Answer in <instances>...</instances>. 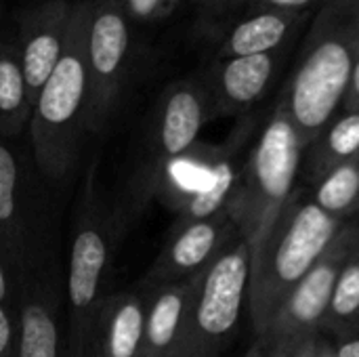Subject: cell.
Instances as JSON below:
<instances>
[{"label":"cell","instance_id":"cell-1","mask_svg":"<svg viewBox=\"0 0 359 357\" xmlns=\"http://www.w3.org/2000/svg\"><path fill=\"white\" fill-rule=\"evenodd\" d=\"M359 59V0H324L311 17L278 103L307 147L343 109Z\"/></svg>","mask_w":359,"mask_h":357},{"label":"cell","instance_id":"cell-2","mask_svg":"<svg viewBox=\"0 0 359 357\" xmlns=\"http://www.w3.org/2000/svg\"><path fill=\"white\" fill-rule=\"evenodd\" d=\"M343 225L313 202L307 187L299 185L263 244L250 255L248 320L257 339L263 337L288 292L324 257Z\"/></svg>","mask_w":359,"mask_h":357},{"label":"cell","instance_id":"cell-3","mask_svg":"<svg viewBox=\"0 0 359 357\" xmlns=\"http://www.w3.org/2000/svg\"><path fill=\"white\" fill-rule=\"evenodd\" d=\"M303 151L299 130L276 101L244 156L225 206L250 255L263 244L299 189Z\"/></svg>","mask_w":359,"mask_h":357},{"label":"cell","instance_id":"cell-4","mask_svg":"<svg viewBox=\"0 0 359 357\" xmlns=\"http://www.w3.org/2000/svg\"><path fill=\"white\" fill-rule=\"evenodd\" d=\"M86 17L88 0H76L65 50L32 107L29 133L34 158L48 179H63L67 175L76 160L80 137L86 130Z\"/></svg>","mask_w":359,"mask_h":357},{"label":"cell","instance_id":"cell-5","mask_svg":"<svg viewBox=\"0 0 359 357\" xmlns=\"http://www.w3.org/2000/svg\"><path fill=\"white\" fill-rule=\"evenodd\" d=\"M250 250L236 238L202 274L189 295L170 357H217L248 316Z\"/></svg>","mask_w":359,"mask_h":357},{"label":"cell","instance_id":"cell-6","mask_svg":"<svg viewBox=\"0 0 359 357\" xmlns=\"http://www.w3.org/2000/svg\"><path fill=\"white\" fill-rule=\"evenodd\" d=\"M109 263V221L97 202L95 168L86 179L67 265V339L65 357H88L90 330L103 301L101 288Z\"/></svg>","mask_w":359,"mask_h":357},{"label":"cell","instance_id":"cell-7","mask_svg":"<svg viewBox=\"0 0 359 357\" xmlns=\"http://www.w3.org/2000/svg\"><path fill=\"white\" fill-rule=\"evenodd\" d=\"M84 55L88 74L86 130L101 133L122 101L133 55L130 19L120 0H88Z\"/></svg>","mask_w":359,"mask_h":357},{"label":"cell","instance_id":"cell-8","mask_svg":"<svg viewBox=\"0 0 359 357\" xmlns=\"http://www.w3.org/2000/svg\"><path fill=\"white\" fill-rule=\"evenodd\" d=\"M215 120L212 97L204 72L170 82L151 114L147 149L139 175L145 196L156 194L164 168L200 143L202 128Z\"/></svg>","mask_w":359,"mask_h":357},{"label":"cell","instance_id":"cell-9","mask_svg":"<svg viewBox=\"0 0 359 357\" xmlns=\"http://www.w3.org/2000/svg\"><path fill=\"white\" fill-rule=\"evenodd\" d=\"M353 257V227L347 221L324 257L313 265V269L288 292L278 314L269 322L257 343L261 347H273L299 339L320 337L328 316L330 297L337 284V278L345 263Z\"/></svg>","mask_w":359,"mask_h":357},{"label":"cell","instance_id":"cell-10","mask_svg":"<svg viewBox=\"0 0 359 357\" xmlns=\"http://www.w3.org/2000/svg\"><path fill=\"white\" fill-rule=\"evenodd\" d=\"M236 238L240 231L227 210L206 219L177 221L141 286L149 290L202 274Z\"/></svg>","mask_w":359,"mask_h":357},{"label":"cell","instance_id":"cell-11","mask_svg":"<svg viewBox=\"0 0 359 357\" xmlns=\"http://www.w3.org/2000/svg\"><path fill=\"white\" fill-rule=\"evenodd\" d=\"M294 44L261 55L212 59V63L204 69V78L212 97L215 118H244L252 114L276 86L294 50Z\"/></svg>","mask_w":359,"mask_h":357},{"label":"cell","instance_id":"cell-12","mask_svg":"<svg viewBox=\"0 0 359 357\" xmlns=\"http://www.w3.org/2000/svg\"><path fill=\"white\" fill-rule=\"evenodd\" d=\"M74 4L76 0H42L21 15L15 44L32 105L65 50Z\"/></svg>","mask_w":359,"mask_h":357},{"label":"cell","instance_id":"cell-13","mask_svg":"<svg viewBox=\"0 0 359 357\" xmlns=\"http://www.w3.org/2000/svg\"><path fill=\"white\" fill-rule=\"evenodd\" d=\"M311 13H284L273 8H246L219 36L215 59L261 55L294 44L309 25Z\"/></svg>","mask_w":359,"mask_h":357},{"label":"cell","instance_id":"cell-14","mask_svg":"<svg viewBox=\"0 0 359 357\" xmlns=\"http://www.w3.org/2000/svg\"><path fill=\"white\" fill-rule=\"evenodd\" d=\"M15 357H65L53 282L29 278L17 301Z\"/></svg>","mask_w":359,"mask_h":357},{"label":"cell","instance_id":"cell-15","mask_svg":"<svg viewBox=\"0 0 359 357\" xmlns=\"http://www.w3.org/2000/svg\"><path fill=\"white\" fill-rule=\"evenodd\" d=\"M145 320V295L139 290L105 297L97 309L88 356L139 357Z\"/></svg>","mask_w":359,"mask_h":357},{"label":"cell","instance_id":"cell-16","mask_svg":"<svg viewBox=\"0 0 359 357\" xmlns=\"http://www.w3.org/2000/svg\"><path fill=\"white\" fill-rule=\"evenodd\" d=\"M196 278L145 290V320L139 357H170Z\"/></svg>","mask_w":359,"mask_h":357},{"label":"cell","instance_id":"cell-17","mask_svg":"<svg viewBox=\"0 0 359 357\" xmlns=\"http://www.w3.org/2000/svg\"><path fill=\"white\" fill-rule=\"evenodd\" d=\"M0 252L13 274H21L25 261V219L19 158L0 137Z\"/></svg>","mask_w":359,"mask_h":357},{"label":"cell","instance_id":"cell-18","mask_svg":"<svg viewBox=\"0 0 359 357\" xmlns=\"http://www.w3.org/2000/svg\"><path fill=\"white\" fill-rule=\"evenodd\" d=\"M359 158V112L341 109L305 147L299 185L311 187L334 166Z\"/></svg>","mask_w":359,"mask_h":357},{"label":"cell","instance_id":"cell-19","mask_svg":"<svg viewBox=\"0 0 359 357\" xmlns=\"http://www.w3.org/2000/svg\"><path fill=\"white\" fill-rule=\"evenodd\" d=\"M32 99L25 86L17 44L0 42V137H17L32 118Z\"/></svg>","mask_w":359,"mask_h":357},{"label":"cell","instance_id":"cell-20","mask_svg":"<svg viewBox=\"0 0 359 357\" xmlns=\"http://www.w3.org/2000/svg\"><path fill=\"white\" fill-rule=\"evenodd\" d=\"M307 189L324 213L343 223L351 221L359 215V158L334 166Z\"/></svg>","mask_w":359,"mask_h":357},{"label":"cell","instance_id":"cell-21","mask_svg":"<svg viewBox=\"0 0 359 357\" xmlns=\"http://www.w3.org/2000/svg\"><path fill=\"white\" fill-rule=\"evenodd\" d=\"M322 335L330 341L359 337V261L355 257L345 263L337 278Z\"/></svg>","mask_w":359,"mask_h":357},{"label":"cell","instance_id":"cell-22","mask_svg":"<svg viewBox=\"0 0 359 357\" xmlns=\"http://www.w3.org/2000/svg\"><path fill=\"white\" fill-rule=\"evenodd\" d=\"M196 25L202 34L221 36L233 19H238L252 0H189Z\"/></svg>","mask_w":359,"mask_h":357},{"label":"cell","instance_id":"cell-23","mask_svg":"<svg viewBox=\"0 0 359 357\" xmlns=\"http://www.w3.org/2000/svg\"><path fill=\"white\" fill-rule=\"evenodd\" d=\"M124 6L126 17L139 23H151V21H162L170 17L181 0H120Z\"/></svg>","mask_w":359,"mask_h":357},{"label":"cell","instance_id":"cell-24","mask_svg":"<svg viewBox=\"0 0 359 357\" xmlns=\"http://www.w3.org/2000/svg\"><path fill=\"white\" fill-rule=\"evenodd\" d=\"M17 305H0V357H15Z\"/></svg>","mask_w":359,"mask_h":357},{"label":"cell","instance_id":"cell-25","mask_svg":"<svg viewBox=\"0 0 359 357\" xmlns=\"http://www.w3.org/2000/svg\"><path fill=\"white\" fill-rule=\"evenodd\" d=\"M322 337V335H320ZM320 337H311V339H299V341H290V343H282V345H273V347H261L265 351V357H313L316 356V347Z\"/></svg>","mask_w":359,"mask_h":357},{"label":"cell","instance_id":"cell-26","mask_svg":"<svg viewBox=\"0 0 359 357\" xmlns=\"http://www.w3.org/2000/svg\"><path fill=\"white\" fill-rule=\"evenodd\" d=\"M324 0H252L248 8H273L284 13H313L311 8Z\"/></svg>","mask_w":359,"mask_h":357},{"label":"cell","instance_id":"cell-27","mask_svg":"<svg viewBox=\"0 0 359 357\" xmlns=\"http://www.w3.org/2000/svg\"><path fill=\"white\" fill-rule=\"evenodd\" d=\"M343 109L347 112H359V59L355 61V67L351 72V80L347 86V95L343 101Z\"/></svg>","mask_w":359,"mask_h":357},{"label":"cell","instance_id":"cell-28","mask_svg":"<svg viewBox=\"0 0 359 357\" xmlns=\"http://www.w3.org/2000/svg\"><path fill=\"white\" fill-rule=\"evenodd\" d=\"M15 274H13L11 265L6 263V259L0 252V305H13L11 303V278Z\"/></svg>","mask_w":359,"mask_h":357},{"label":"cell","instance_id":"cell-29","mask_svg":"<svg viewBox=\"0 0 359 357\" xmlns=\"http://www.w3.org/2000/svg\"><path fill=\"white\" fill-rule=\"evenodd\" d=\"M337 357H359V337L345 339V341H332Z\"/></svg>","mask_w":359,"mask_h":357},{"label":"cell","instance_id":"cell-30","mask_svg":"<svg viewBox=\"0 0 359 357\" xmlns=\"http://www.w3.org/2000/svg\"><path fill=\"white\" fill-rule=\"evenodd\" d=\"M313 357H337L334 353V345H332V341L328 339V337H320V341H318V347H316V356Z\"/></svg>","mask_w":359,"mask_h":357},{"label":"cell","instance_id":"cell-31","mask_svg":"<svg viewBox=\"0 0 359 357\" xmlns=\"http://www.w3.org/2000/svg\"><path fill=\"white\" fill-rule=\"evenodd\" d=\"M351 227H353V257L359 261V215L351 219Z\"/></svg>","mask_w":359,"mask_h":357},{"label":"cell","instance_id":"cell-32","mask_svg":"<svg viewBox=\"0 0 359 357\" xmlns=\"http://www.w3.org/2000/svg\"><path fill=\"white\" fill-rule=\"evenodd\" d=\"M244 357H265V351L261 349V345H259V343H255V347H252V349H250V351H248Z\"/></svg>","mask_w":359,"mask_h":357}]
</instances>
